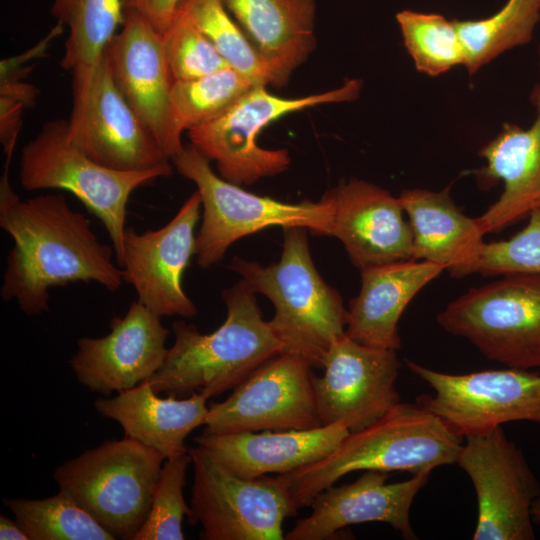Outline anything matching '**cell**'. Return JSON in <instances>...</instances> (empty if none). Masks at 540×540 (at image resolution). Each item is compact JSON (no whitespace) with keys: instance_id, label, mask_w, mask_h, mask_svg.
I'll return each instance as SVG.
<instances>
[{"instance_id":"44dd1931","label":"cell","mask_w":540,"mask_h":540,"mask_svg":"<svg viewBox=\"0 0 540 540\" xmlns=\"http://www.w3.org/2000/svg\"><path fill=\"white\" fill-rule=\"evenodd\" d=\"M530 101L535 119L528 129L504 123L501 131L481 147L485 167L476 172L479 182L502 180L503 192L477 220L485 234L499 232L540 210V83Z\"/></svg>"},{"instance_id":"8992f818","label":"cell","mask_w":540,"mask_h":540,"mask_svg":"<svg viewBox=\"0 0 540 540\" xmlns=\"http://www.w3.org/2000/svg\"><path fill=\"white\" fill-rule=\"evenodd\" d=\"M165 457L129 437L106 440L54 471L69 494L116 539L134 540L143 526Z\"/></svg>"},{"instance_id":"5bb4252c","label":"cell","mask_w":540,"mask_h":540,"mask_svg":"<svg viewBox=\"0 0 540 540\" xmlns=\"http://www.w3.org/2000/svg\"><path fill=\"white\" fill-rule=\"evenodd\" d=\"M313 366L301 355L282 352L255 369L222 402L209 405L203 433L306 430L322 426L313 385Z\"/></svg>"},{"instance_id":"d6a6232c","label":"cell","mask_w":540,"mask_h":540,"mask_svg":"<svg viewBox=\"0 0 540 540\" xmlns=\"http://www.w3.org/2000/svg\"><path fill=\"white\" fill-rule=\"evenodd\" d=\"M192 464L189 452L165 459L154 490L148 516L134 540H183L184 516L188 517L183 489L188 466Z\"/></svg>"},{"instance_id":"1f68e13d","label":"cell","mask_w":540,"mask_h":540,"mask_svg":"<svg viewBox=\"0 0 540 540\" xmlns=\"http://www.w3.org/2000/svg\"><path fill=\"white\" fill-rule=\"evenodd\" d=\"M396 21L404 46L420 73L434 77L464 66L465 53L454 19L403 10L396 14Z\"/></svg>"},{"instance_id":"7c38bea8","label":"cell","mask_w":540,"mask_h":540,"mask_svg":"<svg viewBox=\"0 0 540 540\" xmlns=\"http://www.w3.org/2000/svg\"><path fill=\"white\" fill-rule=\"evenodd\" d=\"M405 362L434 391L433 395H421L416 402L462 438L513 421L540 424L539 372L508 367L449 374L411 360Z\"/></svg>"},{"instance_id":"83f0119b","label":"cell","mask_w":540,"mask_h":540,"mask_svg":"<svg viewBox=\"0 0 540 540\" xmlns=\"http://www.w3.org/2000/svg\"><path fill=\"white\" fill-rule=\"evenodd\" d=\"M51 13L69 30L61 66L70 72L95 65L125 17L122 0H54Z\"/></svg>"},{"instance_id":"f1b7e54d","label":"cell","mask_w":540,"mask_h":540,"mask_svg":"<svg viewBox=\"0 0 540 540\" xmlns=\"http://www.w3.org/2000/svg\"><path fill=\"white\" fill-rule=\"evenodd\" d=\"M12 512L29 540H115L87 510L59 490L44 499L9 498Z\"/></svg>"},{"instance_id":"cb8c5ba5","label":"cell","mask_w":540,"mask_h":540,"mask_svg":"<svg viewBox=\"0 0 540 540\" xmlns=\"http://www.w3.org/2000/svg\"><path fill=\"white\" fill-rule=\"evenodd\" d=\"M412 232V259L441 265L454 278L472 274L484 244L477 218L463 214L441 191L406 189L399 196Z\"/></svg>"},{"instance_id":"2e32d148","label":"cell","mask_w":540,"mask_h":540,"mask_svg":"<svg viewBox=\"0 0 540 540\" xmlns=\"http://www.w3.org/2000/svg\"><path fill=\"white\" fill-rule=\"evenodd\" d=\"M201 198L195 191L162 228L138 233L126 227L122 255L123 280L131 284L138 301L159 316L191 318L197 307L183 289V274L195 253L194 230Z\"/></svg>"},{"instance_id":"9c48e42d","label":"cell","mask_w":540,"mask_h":540,"mask_svg":"<svg viewBox=\"0 0 540 540\" xmlns=\"http://www.w3.org/2000/svg\"><path fill=\"white\" fill-rule=\"evenodd\" d=\"M362 88L359 79L320 94L283 98L270 94L266 86L249 89L215 120L188 131L191 144L209 161L216 162L221 177L233 184H253L284 172L290 165L286 149H264L256 140L271 122L308 107L353 101Z\"/></svg>"},{"instance_id":"4316f807","label":"cell","mask_w":540,"mask_h":540,"mask_svg":"<svg viewBox=\"0 0 540 540\" xmlns=\"http://www.w3.org/2000/svg\"><path fill=\"white\" fill-rule=\"evenodd\" d=\"M540 20V0H508L490 17L455 20L469 75L502 53L529 43Z\"/></svg>"},{"instance_id":"74e56055","label":"cell","mask_w":540,"mask_h":540,"mask_svg":"<svg viewBox=\"0 0 540 540\" xmlns=\"http://www.w3.org/2000/svg\"><path fill=\"white\" fill-rule=\"evenodd\" d=\"M531 514L534 525L540 526V496L534 501Z\"/></svg>"},{"instance_id":"ffe728a7","label":"cell","mask_w":540,"mask_h":540,"mask_svg":"<svg viewBox=\"0 0 540 540\" xmlns=\"http://www.w3.org/2000/svg\"><path fill=\"white\" fill-rule=\"evenodd\" d=\"M324 196L332 212L329 236L343 243L359 270L412 259V232L399 197L354 178Z\"/></svg>"},{"instance_id":"277c9868","label":"cell","mask_w":540,"mask_h":540,"mask_svg":"<svg viewBox=\"0 0 540 540\" xmlns=\"http://www.w3.org/2000/svg\"><path fill=\"white\" fill-rule=\"evenodd\" d=\"M306 228L283 227L280 261L262 266L234 257L229 268L254 293L266 296L275 308L270 326L283 352L306 358L322 369L333 342L345 334L347 310L338 291L314 266Z\"/></svg>"},{"instance_id":"3957f363","label":"cell","mask_w":540,"mask_h":540,"mask_svg":"<svg viewBox=\"0 0 540 540\" xmlns=\"http://www.w3.org/2000/svg\"><path fill=\"white\" fill-rule=\"evenodd\" d=\"M461 446L462 437L441 418L417 402H400L371 425L349 432L327 456L279 475L300 509L351 472L431 473L436 467L456 464Z\"/></svg>"},{"instance_id":"30bf717a","label":"cell","mask_w":540,"mask_h":540,"mask_svg":"<svg viewBox=\"0 0 540 540\" xmlns=\"http://www.w3.org/2000/svg\"><path fill=\"white\" fill-rule=\"evenodd\" d=\"M72 73L69 141L93 161L120 171L173 169L171 160L117 87L106 49Z\"/></svg>"},{"instance_id":"e575fe53","label":"cell","mask_w":540,"mask_h":540,"mask_svg":"<svg viewBox=\"0 0 540 540\" xmlns=\"http://www.w3.org/2000/svg\"><path fill=\"white\" fill-rule=\"evenodd\" d=\"M527 219L525 227L511 238L484 242L472 274H540V210L533 211Z\"/></svg>"},{"instance_id":"d6986e66","label":"cell","mask_w":540,"mask_h":540,"mask_svg":"<svg viewBox=\"0 0 540 540\" xmlns=\"http://www.w3.org/2000/svg\"><path fill=\"white\" fill-rule=\"evenodd\" d=\"M430 473L386 483L387 472L365 470L350 484L330 486L311 503L312 512L284 535L285 540H325L353 524H389L404 539H416L410 523V508Z\"/></svg>"},{"instance_id":"e0dca14e","label":"cell","mask_w":540,"mask_h":540,"mask_svg":"<svg viewBox=\"0 0 540 540\" xmlns=\"http://www.w3.org/2000/svg\"><path fill=\"white\" fill-rule=\"evenodd\" d=\"M106 52L121 94L171 160L184 144L172 118L170 95L175 80L161 34L141 15L128 10Z\"/></svg>"},{"instance_id":"7402d4cb","label":"cell","mask_w":540,"mask_h":540,"mask_svg":"<svg viewBox=\"0 0 540 540\" xmlns=\"http://www.w3.org/2000/svg\"><path fill=\"white\" fill-rule=\"evenodd\" d=\"M348 434L346 426L334 423L306 430L202 433L194 442L234 474L255 479L290 473L318 461Z\"/></svg>"},{"instance_id":"f546056e","label":"cell","mask_w":540,"mask_h":540,"mask_svg":"<svg viewBox=\"0 0 540 540\" xmlns=\"http://www.w3.org/2000/svg\"><path fill=\"white\" fill-rule=\"evenodd\" d=\"M253 86L230 66L196 79L175 81L170 104L177 131L182 135L215 120Z\"/></svg>"},{"instance_id":"9a60e30c","label":"cell","mask_w":540,"mask_h":540,"mask_svg":"<svg viewBox=\"0 0 540 540\" xmlns=\"http://www.w3.org/2000/svg\"><path fill=\"white\" fill-rule=\"evenodd\" d=\"M396 352L359 343L346 333L336 339L325 358L324 374L313 377L322 425L341 423L356 432L400 403Z\"/></svg>"},{"instance_id":"ba28073f","label":"cell","mask_w":540,"mask_h":540,"mask_svg":"<svg viewBox=\"0 0 540 540\" xmlns=\"http://www.w3.org/2000/svg\"><path fill=\"white\" fill-rule=\"evenodd\" d=\"M501 276L449 302L436 320L489 360L540 368V274Z\"/></svg>"},{"instance_id":"484cf974","label":"cell","mask_w":540,"mask_h":540,"mask_svg":"<svg viewBox=\"0 0 540 540\" xmlns=\"http://www.w3.org/2000/svg\"><path fill=\"white\" fill-rule=\"evenodd\" d=\"M274 76L285 85L315 47L314 0H223Z\"/></svg>"},{"instance_id":"8fae6325","label":"cell","mask_w":540,"mask_h":540,"mask_svg":"<svg viewBox=\"0 0 540 540\" xmlns=\"http://www.w3.org/2000/svg\"><path fill=\"white\" fill-rule=\"evenodd\" d=\"M193 485L191 526L201 525L202 540H283V522L295 516L281 475L242 478L199 446L189 447Z\"/></svg>"},{"instance_id":"4dcf8cb0","label":"cell","mask_w":540,"mask_h":540,"mask_svg":"<svg viewBox=\"0 0 540 540\" xmlns=\"http://www.w3.org/2000/svg\"><path fill=\"white\" fill-rule=\"evenodd\" d=\"M214 45L226 63L254 86L271 84L274 76L223 0H183L180 4Z\"/></svg>"},{"instance_id":"52a82bcc","label":"cell","mask_w":540,"mask_h":540,"mask_svg":"<svg viewBox=\"0 0 540 540\" xmlns=\"http://www.w3.org/2000/svg\"><path fill=\"white\" fill-rule=\"evenodd\" d=\"M172 173L173 169L120 171L102 166L69 141L67 121L55 119L45 122L23 147L19 176L26 191L60 189L76 196L103 223L118 265L130 195Z\"/></svg>"},{"instance_id":"836d02e7","label":"cell","mask_w":540,"mask_h":540,"mask_svg":"<svg viewBox=\"0 0 540 540\" xmlns=\"http://www.w3.org/2000/svg\"><path fill=\"white\" fill-rule=\"evenodd\" d=\"M161 37L164 55L175 81L196 79L229 66L181 7Z\"/></svg>"},{"instance_id":"f35d334b","label":"cell","mask_w":540,"mask_h":540,"mask_svg":"<svg viewBox=\"0 0 540 540\" xmlns=\"http://www.w3.org/2000/svg\"><path fill=\"white\" fill-rule=\"evenodd\" d=\"M538 58H539V66H540V42H539V46H538Z\"/></svg>"},{"instance_id":"7a4b0ae2","label":"cell","mask_w":540,"mask_h":540,"mask_svg":"<svg viewBox=\"0 0 540 540\" xmlns=\"http://www.w3.org/2000/svg\"><path fill=\"white\" fill-rule=\"evenodd\" d=\"M224 323L210 334L178 320L174 344L148 380L157 393L175 397L203 394L207 399L233 390L255 369L284 351L269 321L263 318L255 293L243 281L222 292Z\"/></svg>"},{"instance_id":"ac0fdd59","label":"cell","mask_w":540,"mask_h":540,"mask_svg":"<svg viewBox=\"0 0 540 540\" xmlns=\"http://www.w3.org/2000/svg\"><path fill=\"white\" fill-rule=\"evenodd\" d=\"M161 318L137 300L123 317L112 319L109 334L78 339L69 361L77 381L108 396L148 380L163 364L168 349L170 331Z\"/></svg>"},{"instance_id":"4fadbf2b","label":"cell","mask_w":540,"mask_h":540,"mask_svg":"<svg viewBox=\"0 0 540 540\" xmlns=\"http://www.w3.org/2000/svg\"><path fill=\"white\" fill-rule=\"evenodd\" d=\"M456 464L476 492L474 540L535 538L531 509L540 496V482L522 450L501 427L466 436Z\"/></svg>"},{"instance_id":"603a6c76","label":"cell","mask_w":540,"mask_h":540,"mask_svg":"<svg viewBox=\"0 0 540 540\" xmlns=\"http://www.w3.org/2000/svg\"><path fill=\"white\" fill-rule=\"evenodd\" d=\"M445 268L407 259L361 271V289L347 310L345 333L355 341L398 350V323L410 301Z\"/></svg>"},{"instance_id":"d590c367","label":"cell","mask_w":540,"mask_h":540,"mask_svg":"<svg viewBox=\"0 0 540 540\" xmlns=\"http://www.w3.org/2000/svg\"><path fill=\"white\" fill-rule=\"evenodd\" d=\"M183 0H122L125 11H134L162 34L173 22Z\"/></svg>"},{"instance_id":"6da1fadb","label":"cell","mask_w":540,"mask_h":540,"mask_svg":"<svg viewBox=\"0 0 540 540\" xmlns=\"http://www.w3.org/2000/svg\"><path fill=\"white\" fill-rule=\"evenodd\" d=\"M7 155L0 180V226L14 240L0 288L28 316L49 311V289L94 281L118 290L123 271L113 261L114 248L101 242L85 214L73 210L64 195L22 200L9 183Z\"/></svg>"},{"instance_id":"d4e9b609","label":"cell","mask_w":540,"mask_h":540,"mask_svg":"<svg viewBox=\"0 0 540 540\" xmlns=\"http://www.w3.org/2000/svg\"><path fill=\"white\" fill-rule=\"evenodd\" d=\"M148 381L117 393L112 398H98L96 411L116 421L129 437L160 452L166 459L188 452L186 437L204 425L209 407L207 398L198 392L186 398L168 395L161 398Z\"/></svg>"},{"instance_id":"5b68a950","label":"cell","mask_w":540,"mask_h":540,"mask_svg":"<svg viewBox=\"0 0 540 540\" xmlns=\"http://www.w3.org/2000/svg\"><path fill=\"white\" fill-rule=\"evenodd\" d=\"M171 162L180 175L195 183L201 198L203 217L194 255L202 268L221 261L235 241L267 227L298 226L314 234H330L332 212L325 196L318 202L286 203L247 192L218 176L191 143Z\"/></svg>"},{"instance_id":"8d00e7d4","label":"cell","mask_w":540,"mask_h":540,"mask_svg":"<svg viewBox=\"0 0 540 540\" xmlns=\"http://www.w3.org/2000/svg\"><path fill=\"white\" fill-rule=\"evenodd\" d=\"M0 539L1 540H29L23 528L14 519L4 514L0 515Z\"/></svg>"}]
</instances>
